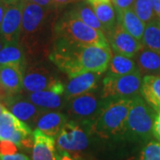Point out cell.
<instances>
[{
  "instance_id": "1",
  "label": "cell",
  "mask_w": 160,
  "mask_h": 160,
  "mask_svg": "<svg viewBox=\"0 0 160 160\" xmlns=\"http://www.w3.org/2000/svg\"><path fill=\"white\" fill-rule=\"evenodd\" d=\"M112 52L110 48L88 46L54 38L49 59L58 69L73 78L86 72L102 73L109 67Z\"/></svg>"
},
{
  "instance_id": "2",
  "label": "cell",
  "mask_w": 160,
  "mask_h": 160,
  "mask_svg": "<svg viewBox=\"0 0 160 160\" xmlns=\"http://www.w3.org/2000/svg\"><path fill=\"white\" fill-rule=\"evenodd\" d=\"M52 8H45L29 0H22V19L20 44L26 52L33 55L43 48L47 41L46 36L52 25Z\"/></svg>"
},
{
  "instance_id": "3",
  "label": "cell",
  "mask_w": 160,
  "mask_h": 160,
  "mask_svg": "<svg viewBox=\"0 0 160 160\" xmlns=\"http://www.w3.org/2000/svg\"><path fill=\"white\" fill-rule=\"evenodd\" d=\"M132 102L133 98L106 99L92 126V132L104 139L125 134Z\"/></svg>"
},
{
  "instance_id": "4",
  "label": "cell",
  "mask_w": 160,
  "mask_h": 160,
  "mask_svg": "<svg viewBox=\"0 0 160 160\" xmlns=\"http://www.w3.org/2000/svg\"><path fill=\"white\" fill-rule=\"evenodd\" d=\"M53 36L54 38H63L82 45L110 48L109 41L102 31L92 28L69 13L54 24Z\"/></svg>"
},
{
  "instance_id": "5",
  "label": "cell",
  "mask_w": 160,
  "mask_h": 160,
  "mask_svg": "<svg viewBox=\"0 0 160 160\" xmlns=\"http://www.w3.org/2000/svg\"><path fill=\"white\" fill-rule=\"evenodd\" d=\"M157 111L140 95L133 98L127 118L125 134L134 140H147L153 133Z\"/></svg>"
},
{
  "instance_id": "6",
  "label": "cell",
  "mask_w": 160,
  "mask_h": 160,
  "mask_svg": "<svg viewBox=\"0 0 160 160\" xmlns=\"http://www.w3.org/2000/svg\"><path fill=\"white\" fill-rule=\"evenodd\" d=\"M96 89L69 99L66 106L67 117L80 124L92 126L106 102V99H103L102 93H98Z\"/></svg>"
},
{
  "instance_id": "7",
  "label": "cell",
  "mask_w": 160,
  "mask_h": 160,
  "mask_svg": "<svg viewBox=\"0 0 160 160\" xmlns=\"http://www.w3.org/2000/svg\"><path fill=\"white\" fill-rule=\"evenodd\" d=\"M142 79L140 70L126 75L108 73L102 80L103 99L134 98L142 92Z\"/></svg>"
},
{
  "instance_id": "8",
  "label": "cell",
  "mask_w": 160,
  "mask_h": 160,
  "mask_svg": "<svg viewBox=\"0 0 160 160\" xmlns=\"http://www.w3.org/2000/svg\"><path fill=\"white\" fill-rule=\"evenodd\" d=\"M89 132H92L91 126L73 120L68 121L57 135L59 151L75 155L85 150L89 144Z\"/></svg>"
},
{
  "instance_id": "9",
  "label": "cell",
  "mask_w": 160,
  "mask_h": 160,
  "mask_svg": "<svg viewBox=\"0 0 160 160\" xmlns=\"http://www.w3.org/2000/svg\"><path fill=\"white\" fill-rule=\"evenodd\" d=\"M60 79L53 71L42 63H32L26 65L23 72V88L27 92L48 90Z\"/></svg>"
},
{
  "instance_id": "10",
  "label": "cell",
  "mask_w": 160,
  "mask_h": 160,
  "mask_svg": "<svg viewBox=\"0 0 160 160\" xmlns=\"http://www.w3.org/2000/svg\"><path fill=\"white\" fill-rule=\"evenodd\" d=\"M22 19V0L8 4L0 26V36L5 44L19 43Z\"/></svg>"
},
{
  "instance_id": "11",
  "label": "cell",
  "mask_w": 160,
  "mask_h": 160,
  "mask_svg": "<svg viewBox=\"0 0 160 160\" xmlns=\"http://www.w3.org/2000/svg\"><path fill=\"white\" fill-rule=\"evenodd\" d=\"M107 39L115 53L130 58L134 57L143 46L141 41L129 34L118 22L113 29L107 34Z\"/></svg>"
},
{
  "instance_id": "12",
  "label": "cell",
  "mask_w": 160,
  "mask_h": 160,
  "mask_svg": "<svg viewBox=\"0 0 160 160\" xmlns=\"http://www.w3.org/2000/svg\"><path fill=\"white\" fill-rule=\"evenodd\" d=\"M5 102L12 113L28 126L36 125L40 115L46 111L33 104L27 96L16 94L7 98Z\"/></svg>"
},
{
  "instance_id": "13",
  "label": "cell",
  "mask_w": 160,
  "mask_h": 160,
  "mask_svg": "<svg viewBox=\"0 0 160 160\" xmlns=\"http://www.w3.org/2000/svg\"><path fill=\"white\" fill-rule=\"evenodd\" d=\"M24 69L16 66H0V98H7L19 94L23 88Z\"/></svg>"
},
{
  "instance_id": "14",
  "label": "cell",
  "mask_w": 160,
  "mask_h": 160,
  "mask_svg": "<svg viewBox=\"0 0 160 160\" xmlns=\"http://www.w3.org/2000/svg\"><path fill=\"white\" fill-rule=\"evenodd\" d=\"M34 144L32 147V160H59L61 155L57 152L54 137L36 129L33 132Z\"/></svg>"
},
{
  "instance_id": "15",
  "label": "cell",
  "mask_w": 160,
  "mask_h": 160,
  "mask_svg": "<svg viewBox=\"0 0 160 160\" xmlns=\"http://www.w3.org/2000/svg\"><path fill=\"white\" fill-rule=\"evenodd\" d=\"M101 76L102 73L86 72L73 78H69V82L65 86L66 100L68 101L70 98L96 89Z\"/></svg>"
},
{
  "instance_id": "16",
  "label": "cell",
  "mask_w": 160,
  "mask_h": 160,
  "mask_svg": "<svg viewBox=\"0 0 160 160\" xmlns=\"http://www.w3.org/2000/svg\"><path fill=\"white\" fill-rule=\"evenodd\" d=\"M31 102L44 110H56L64 107L65 90L48 89L44 91L29 92L27 95Z\"/></svg>"
},
{
  "instance_id": "17",
  "label": "cell",
  "mask_w": 160,
  "mask_h": 160,
  "mask_svg": "<svg viewBox=\"0 0 160 160\" xmlns=\"http://www.w3.org/2000/svg\"><path fill=\"white\" fill-rule=\"evenodd\" d=\"M67 115L60 111H45L37 121V129L49 136L55 137L59 134L63 126L68 122Z\"/></svg>"
},
{
  "instance_id": "18",
  "label": "cell",
  "mask_w": 160,
  "mask_h": 160,
  "mask_svg": "<svg viewBox=\"0 0 160 160\" xmlns=\"http://www.w3.org/2000/svg\"><path fill=\"white\" fill-rule=\"evenodd\" d=\"M133 58L141 74L160 76V54L158 52L143 46Z\"/></svg>"
},
{
  "instance_id": "19",
  "label": "cell",
  "mask_w": 160,
  "mask_h": 160,
  "mask_svg": "<svg viewBox=\"0 0 160 160\" xmlns=\"http://www.w3.org/2000/svg\"><path fill=\"white\" fill-rule=\"evenodd\" d=\"M117 22L119 23L129 34L142 42L146 26L132 8L117 11Z\"/></svg>"
},
{
  "instance_id": "20",
  "label": "cell",
  "mask_w": 160,
  "mask_h": 160,
  "mask_svg": "<svg viewBox=\"0 0 160 160\" xmlns=\"http://www.w3.org/2000/svg\"><path fill=\"white\" fill-rule=\"evenodd\" d=\"M25 130H30L29 126L6 109L3 111L0 116V142L11 141L15 133Z\"/></svg>"
},
{
  "instance_id": "21",
  "label": "cell",
  "mask_w": 160,
  "mask_h": 160,
  "mask_svg": "<svg viewBox=\"0 0 160 160\" xmlns=\"http://www.w3.org/2000/svg\"><path fill=\"white\" fill-rule=\"evenodd\" d=\"M93 9L99 21L102 24L106 35L117 24V17L110 0H87Z\"/></svg>"
},
{
  "instance_id": "22",
  "label": "cell",
  "mask_w": 160,
  "mask_h": 160,
  "mask_svg": "<svg viewBox=\"0 0 160 160\" xmlns=\"http://www.w3.org/2000/svg\"><path fill=\"white\" fill-rule=\"evenodd\" d=\"M16 66L25 69L27 65L26 52L19 43L6 44L0 51V66Z\"/></svg>"
},
{
  "instance_id": "23",
  "label": "cell",
  "mask_w": 160,
  "mask_h": 160,
  "mask_svg": "<svg viewBox=\"0 0 160 160\" xmlns=\"http://www.w3.org/2000/svg\"><path fill=\"white\" fill-rule=\"evenodd\" d=\"M142 94L145 101L157 111H160V76H145Z\"/></svg>"
},
{
  "instance_id": "24",
  "label": "cell",
  "mask_w": 160,
  "mask_h": 160,
  "mask_svg": "<svg viewBox=\"0 0 160 160\" xmlns=\"http://www.w3.org/2000/svg\"><path fill=\"white\" fill-rule=\"evenodd\" d=\"M69 15L78 19L86 25L105 33L102 24L99 21L89 2H80L68 12Z\"/></svg>"
},
{
  "instance_id": "25",
  "label": "cell",
  "mask_w": 160,
  "mask_h": 160,
  "mask_svg": "<svg viewBox=\"0 0 160 160\" xmlns=\"http://www.w3.org/2000/svg\"><path fill=\"white\" fill-rule=\"evenodd\" d=\"M109 70L110 74L126 75L139 70L136 62L132 58L127 57L122 54L115 53L110 59L109 64Z\"/></svg>"
},
{
  "instance_id": "26",
  "label": "cell",
  "mask_w": 160,
  "mask_h": 160,
  "mask_svg": "<svg viewBox=\"0 0 160 160\" xmlns=\"http://www.w3.org/2000/svg\"><path fill=\"white\" fill-rule=\"evenodd\" d=\"M142 42L143 46L160 54V22L156 20L146 25Z\"/></svg>"
},
{
  "instance_id": "27",
  "label": "cell",
  "mask_w": 160,
  "mask_h": 160,
  "mask_svg": "<svg viewBox=\"0 0 160 160\" xmlns=\"http://www.w3.org/2000/svg\"><path fill=\"white\" fill-rule=\"evenodd\" d=\"M132 9L145 25L156 21V15L149 0H135Z\"/></svg>"
},
{
  "instance_id": "28",
  "label": "cell",
  "mask_w": 160,
  "mask_h": 160,
  "mask_svg": "<svg viewBox=\"0 0 160 160\" xmlns=\"http://www.w3.org/2000/svg\"><path fill=\"white\" fill-rule=\"evenodd\" d=\"M138 160H160V142L148 143L142 150Z\"/></svg>"
},
{
  "instance_id": "29",
  "label": "cell",
  "mask_w": 160,
  "mask_h": 160,
  "mask_svg": "<svg viewBox=\"0 0 160 160\" xmlns=\"http://www.w3.org/2000/svg\"><path fill=\"white\" fill-rule=\"evenodd\" d=\"M17 151V146L11 141L0 142V155L14 154Z\"/></svg>"
},
{
  "instance_id": "30",
  "label": "cell",
  "mask_w": 160,
  "mask_h": 160,
  "mask_svg": "<svg viewBox=\"0 0 160 160\" xmlns=\"http://www.w3.org/2000/svg\"><path fill=\"white\" fill-rule=\"evenodd\" d=\"M110 2L113 3L116 10L118 11L132 8L135 0H110Z\"/></svg>"
},
{
  "instance_id": "31",
  "label": "cell",
  "mask_w": 160,
  "mask_h": 160,
  "mask_svg": "<svg viewBox=\"0 0 160 160\" xmlns=\"http://www.w3.org/2000/svg\"><path fill=\"white\" fill-rule=\"evenodd\" d=\"M0 160H29L25 155L21 153H14L10 155H0Z\"/></svg>"
},
{
  "instance_id": "32",
  "label": "cell",
  "mask_w": 160,
  "mask_h": 160,
  "mask_svg": "<svg viewBox=\"0 0 160 160\" xmlns=\"http://www.w3.org/2000/svg\"><path fill=\"white\" fill-rule=\"evenodd\" d=\"M153 135L157 138L158 141H160V111L158 112L155 118L154 125H153Z\"/></svg>"
},
{
  "instance_id": "33",
  "label": "cell",
  "mask_w": 160,
  "mask_h": 160,
  "mask_svg": "<svg viewBox=\"0 0 160 160\" xmlns=\"http://www.w3.org/2000/svg\"><path fill=\"white\" fill-rule=\"evenodd\" d=\"M29 1L45 8H55L52 0H29Z\"/></svg>"
},
{
  "instance_id": "34",
  "label": "cell",
  "mask_w": 160,
  "mask_h": 160,
  "mask_svg": "<svg viewBox=\"0 0 160 160\" xmlns=\"http://www.w3.org/2000/svg\"><path fill=\"white\" fill-rule=\"evenodd\" d=\"M79 1H82V0H52L55 8L67 6V5L70 4V3H76V2H79Z\"/></svg>"
},
{
  "instance_id": "35",
  "label": "cell",
  "mask_w": 160,
  "mask_h": 160,
  "mask_svg": "<svg viewBox=\"0 0 160 160\" xmlns=\"http://www.w3.org/2000/svg\"><path fill=\"white\" fill-rule=\"evenodd\" d=\"M60 159L59 160H82L77 155L69 154L68 152H60Z\"/></svg>"
},
{
  "instance_id": "36",
  "label": "cell",
  "mask_w": 160,
  "mask_h": 160,
  "mask_svg": "<svg viewBox=\"0 0 160 160\" xmlns=\"http://www.w3.org/2000/svg\"><path fill=\"white\" fill-rule=\"evenodd\" d=\"M7 6H8V3H6L4 0H0V26H1V23L3 22Z\"/></svg>"
},
{
  "instance_id": "37",
  "label": "cell",
  "mask_w": 160,
  "mask_h": 160,
  "mask_svg": "<svg viewBox=\"0 0 160 160\" xmlns=\"http://www.w3.org/2000/svg\"><path fill=\"white\" fill-rule=\"evenodd\" d=\"M153 11L160 16V0H149Z\"/></svg>"
},
{
  "instance_id": "38",
  "label": "cell",
  "mask_w": 160,
  "mask_h": 160,
  "mask_svg": "<svg viewBox=\"0 0 160 160\" xmlns=\"http://www.w3.org/2000/svg\"><path fill=\"white\" fill-rule=\"evenodd\" d=\"M6 44H5V41L3 40V38H1V36H0V51L2 50V48L4 47V46H5Z\"/></svg>"
},
{
  "instance_id": "39",
  "label": "cell",
  "mask_w": 160,
  "mask_h": 160,
  "mask_svg": "<svg viewBox=\"0 0 160 160\" xmlns=\"http://www.w3.org/2000/svg\"><path fill=\"white\" fill-rule=\"evenodd\" d=\"M6 109V107H5V106H4V105L2 104V103H0V116L2 115L3 111H4V110H5Z\"/></svg>"
},
{
  "instance_id": "40",
  "label": "cell",
  "mask_w": 160,
  "mask_h": 160,
  "mask_svg": "<svg viewBox=\"0 0 160 160\" xmlns=\"http://www.w3.org/2000/svg\"><path fill=\"white\" fill-rule=\"evenodd\" d=\"M4 1H6V3L10 4V3H13V2H16V1H18V0H4Z\"/></svg>"
}]
</instances>
